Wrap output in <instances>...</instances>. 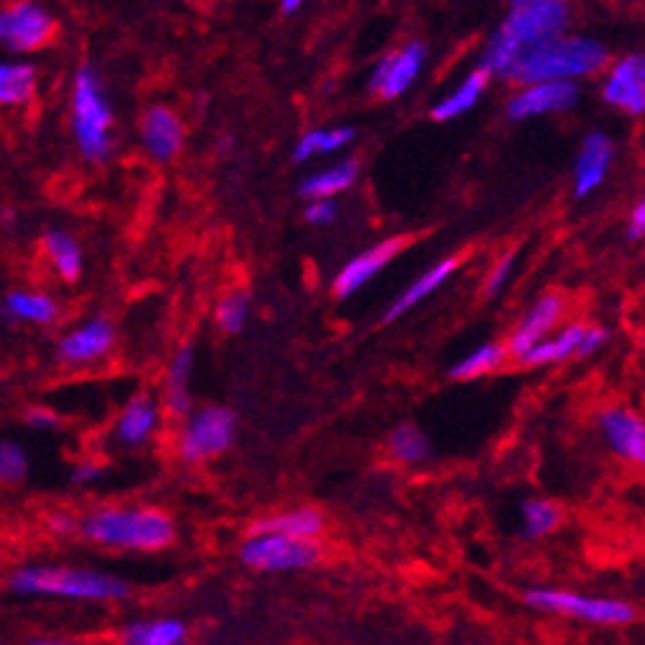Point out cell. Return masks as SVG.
<instances>
[{
	"label": "cell",
	"mask_w": 645,
	"mask_h": 645,
	"mask_svg": "<svg viewBox=\"0 0 645 645\" xmlns=\"http://www.w3.org/2000/svg\"><path fill=\"white\" fill-rule=\"evenodd\" d=\"M571 8L563 0H515L507 19L489 36L478 57V70L507 77L519 54L550 39L563 36Z\"/></svg>",
	"instance_id": "cell-1"
},
{
	"label": "cell",
	"mask_w": 645,
	"mask_h": 645,
	"mask_svg": "<svg viewBox=\"0 0 645 645\" xmlns=\"http://www.w3.org/2000/svg\"><path fill=\"white\" fill-rule=\"evenodd\" d=\"M8 589L27 600H62V602H91L112 604L129 596L127 581L112 577L106 571L83 569V565L31 563L21 565L8 579Z\"/></svg>",
	"instance_id": "cell-2"
},
{
	"label": "cell",
	"mask_w": 645,
	"mask_h": 645,
	"mask_svg": "<svg viewBox=\"0 0 645 645\" xmlns=\"http://www.w3.org/2000/svg\"><path fill=\"white\" fill-rule=\"evenodd\" d=\"M610 67V50L594 36L563 34L530 46L509 67L507 81L517 85H535L550 81L577 83L581 77H594Z\"/></svg>",
	"instance_id": "cell-3"
},
{
	"label": "cell",
	"mask_w": 645,
	"mask_h": 645,
	"mask_svg": "<svg viewBox=\"0 0 645 645\" xmlns=\"http://www.w3.org/2000/svg\"><path fill=\"white\" fill-rule=\"evenodd\" d=\"M93 546L129 553H160L176 540V522L157 507H98L81 519Z\"/></svg>",
	"instance_id": "cell-4"
},
{
	"label": "cell",
	"mask_w": 645,
	"mask_h": 645,
	"mask_svg": "<svg viewBox=\"0 0 645 645\" xmlns=\"http://www.w3.org/2000/svg\"><path fill=\"white\" fill-rule=\"evenodd\" d=\"M112 106L91 67L77 70L73 83V134L85 160L104 162L112 155Z\"/></svg>",
	"instance_id": "cell-5"
},
{
	"label": "cell",
	"mask_w": 645,
	"mask_h": 645,
	"mask_svg": "<svg viewBox=\"0 0 645 645\" xmlns=\"http://www.w3.org/2000/svg\"><path fill=\"white\" fill-rule=\"evenodd\" d=\"M525 602L538 612L571 617L589 625H627V623H633L635 615H638L633 604H627L623 600L586 596V594L569 592V589H556V586L527 589Z\"/></svg>",
	"instance_id": "cell-6"
},
{
	"label": "cell",
	"mask_w": 645,
	"mask_h": 645,
	"mask_svg": "<svg viewBox=\"0 0 645 645\" xmlns=\"http://www.w3.org/2000/svg\"><path fill=\"white\" fill-rule=\"evenodd\" d=\"M321 558L317 540H298L286 535H255L240 546V561L260 573L304 571Z\"/></svg>",
	"instance_id": "cell-7"
},
{
	"label": "cell",
	"mask_w": 645,
	"mask_h": 645,
	"mask_svg": "<svg viewBox=\"0 0 645 645\" xmlns=\"http://www.w3.org/2000/svg\"><path fill=\"white\" fill-rule=\"evenodd\" d=\"M237 420L226 406H207L186 422L178 440L180 458L188 463H201L214 455H222L234 443Z\"/></svg>",
	"instance_id": "cell-8"
},
{
	"label": "cell",
	"mask_w": 645,
	"mask_h": 645,
	"mask_svg": "<svg viewBox=\"0 0 645 645\" xmlns=\"http://www.w3.org/2000/svg\"><path fill=\"white\" fill-rule=\"evenodd\" d=\"M602 101L627 116L645 114V52H631L612 62L602 81Z\"/></svg>",
	"instance_id": "cell-9"
},
{
	"label": "cell",
	"mask_w": 645,
	"mask_h": 645,
	"mask_svg": "<svg viewBox=\"0 0 645 645\" xmlns=\"http://www.w3.org/2000/svg\"><path fill=\"white\" fill-rule=\"evenodd\" d=\"M604 443L620 461L645 468V420L627 406H607L596 414Z\"/></svg>",
	"instance_id": "cell-10"
},
{
	"label": "cell",
	"mask_w": 645,
	"mask_h": 645,
	"mask_svg": "<svg viewBox=\"0 0 645 645\" xmlns=\"http://www.w3.org/2000/svg\"><path fill=\"white\" fill-rule=\"evenodd\" d=\"M54 34V19L36 3H15L0 13V39L11 52H31Z\"/></svg>",
	"instance_id": "cell-11"
},
{
	"label": "cell",
	"mask_w": 645,
	"mask_h": 645,
	"mask_svg": "<svg viewBox=\"0 0 645 645\" xmlns=\"http://www.w3.org/2000/svg\"><path fill=\"white\" fill-rule=\"evenodd\" d=\"M563 314H565V302L561 296H556V294L540 296L538 302L525 311V317L519 319L515 332L509 335V342H507L509 358H515L519 363V360H522L535 345H540L542 340H548V337H553L558 325L563 321Z\"/></svg>",
	"instance_id": "cell-12"
},
{
	"label": "cell",
	"mask_w": 645,
	"mask_h": 645,
	"mask_svg": "<svg viewBox=\"0 0 645 645\" xmlns=\"http://www.w3.org/2000/svg\"><path fill=\"white\" fill-rule=\"evenodd\" d=\"M579 85L569 81H550L527 85L507 104V116L515 121L535 119L542 114H561L577 106Z\"/></svg>",
	"instance_id": "cell-13"
},
{
	"label": "cell",
	"mask_w": 645,
	"mask_h": 645,
	"mask_svg": "<svg viewBox=\"0 0 645 645\" xmlns=\"http://www.w3.org/2000/svg\"><path fill=\"white\" fill-rule=\"evenodd\" d=\"M612 162H615V139L607 131H589L573 165V195L586 199L596 188H602Z\"/></svg>",
	"instance_id": "cell-14"
},
{
	"label": "cell",
	"mask_w": 645,
	"mask_h": 645,
	"mask_svg": "<svg viewBox=\"0 0 645 645\" xmlns=\"http://www.w3.org/2000/svg\"><path fill=\"white\" fill-rule=\"evenodd\" d=\"M424 57H427V50H424L422 42H409L406 46H401L399 52L389 54V57H383L376 65L371 75V91L387 101L399 98L401 93L412 88L414 77L420 75L424 65Z\"/></svg>",
	"instance_id": "cell-15"
},
{
	"label": "cell",
	"mask_w": 645,
	"mask_h": 645,
	"mask_svg": "<svg viewBox=\"0 0 645 645\" xmlns=\"http://www.w3.org/2000/svg\"><path fill=\"white\" fill-rule=\"evenodd\" d=\"M406 240L404 237H393L387 242H379V245L366 250L350 260L348 265L337 273L335 278V296L337 298H350L352 294H358L360 288L366 286L368 281H373L383 267H387L393 257H396L401 250H404Z\"/></svg>",
	"instance_id": "cell-16"
},
{
	"label": "cell",
	"mask_w": 645,
	"mask_h": 645,
	"mask_svg": "<svg viewBox=\"0 0 645 645\" xmlns=\"http://www.w3.org/2000/svg\"><path fill=\"white\" fill-rule=\"evenodd\" d=\"M114 327L106 319H91L83 327H75L73 332L62 337L57 356L60 360L73 366L93 363V360L104 358L108 350L114 348Z\"/></svg>",
	"instance_id": "cell-17"
},
{
	"label": "cell",
	"mask_w": 645,
	"mask_h": 645,
	"mask_svg": "<svg viewBox=\"0 0 645 645\" xmlns=\"http://www.w3.org/2000/svg\"><path fill=\"white\" fill-rule=\"evenodd\" d=\"M186 139V127L170 108L155 106L141 119V141L155 160L168 162L180 152Z\"/></svg>",
	"instance_id": "cell-18"
},
{
	"label": "cell",
	"mask_w": 645,
	"mask_h": 645,
	"mask_svg": "<svg viewBox=\"0 0 645 645\" xmlns=\"http://www.w3.org/2000/svg\"><path fill=\"white\" fill-rule=\"evenodd\" d=\"M119 645H191V627L178 617L131 620L116 635Z\"/></svg>",
	"instance_id": "cell-19"
},
{
	"label": "cell",
	"mask_w": 645,
	"mask_h": 645,
	"mask_svg": "<svg viewBox=\"0 0 645 645\" xmlns=\"http://www.w3.org/2000/svg\"><path fill=\"white\" fill-rule=\"evenodd\" d=\"M157 422H160L157 401L149 396H134L114 427L116 443H121L124 447L145 445L147 440L155 435Z\"/></svg>",
	"instance_id": "cell-20"
},
{
	"label": "cell",
	"mask_w": 645,
	"mask_h": 645,
	"mask_svg": "<svg viewBox=\"0 0 645 645\" xmlns=\"http://www.w3.org/2000/svg\"><path fill=\"white\" fill-rule=\"evenodd\" d=\"M458 265H461V257H445V260H440L437 265H432L430 271H424L414 283H409V288L404 290V294H401L396 302L389 306V311L383 314V325H391V321L404 317V314L409 309H414L422 298L435 294V290L443 286V283H447V278H451L455 271H458Z\"/></svg>",
	"instance_id": "cell-21"
},
{
	"label": "cell",
	"mask_w": 645,
	"mask_h": 645,
	"mask_svg": "<svg viewBox=\"0 0 645 645\" xmlns=\"http://www.w3.org/2000/svg\"><path fill=\"white\" fill-rule=\"evenodd\" d=\"M586 327H589L586 321H571V325L558 329L553 337H548V340L535 345V348L527 352L519 363L527 368H542V366L563 363V360H569V358H579V348L586 335Z\"/></svg>",
	"instance_id": "cell-22"
},
{
	"label": "cell",
	"mask_w": 645,
	"mask_h": 645,
	"mask_svg": "<svg viewBox=\"0 0 645 645\" xmlns=\"http://www.w3.org/2000/svg\"><path fill=\"white\" fill-rule=\"evenodd\" d=\"M325 530V517L311 507H296L286 512L257 519L253 525L255 535H286L298 540H317V535Z\"/></svg>",
	"instance_id": "cell-23"
},
{
	"label": "cell",
	"mask_w": 645,
	"mask_h": 645,
	"mask_svg": "<svg viewBox=\"0 0 645 645\" xmlns=\"http://www.w3.org/2000/svg\"><path fill=\"white\" fill-rule=\"evenodd\" d=\"M486 85H489V73H484V70L470 73L466 81L451 93V96H445L437 106H432V119L451 121V119H458V116L463 114H468L470 108L478 104V98L484 96Z\"/></svg>",
	"instance_id": "cell-24"
},
{
	"label": "cell",
	"mask_w": 645,
	"mask_h": 645,
	"mask_svg": "<svg viewBox=\"0 0 645 645\" xmlns=\"http://www.w3.org/2000/svg\"><path fill=\"white\" fill-rule=\"evenodd\" d=\"M358 178V165L352 160H345L340 165H332V168L314 172L311 178H306L298 193L309 201H327L332 195L348 191V188L356 183Z\"/></svg>",
	"instance_id": "cell-25"
},
{
	"label": "cell",
	"mask_w": 645,
	"mask_h": 645,
	"mask_svg": "<svg viewBox=\"0 0 645 645\" xmlns=\"http://www.w3.org/2000/svg\"><path fill=\"white\" fill-rule=\"evenodd\" d=\"M44 253L50 257L54 273L65 283H75L83 275V250L67 232L52 230L44 234Z\"/></svg>",
	"instance_id": "cell-26"
},
{
	"label": "cell",
	"mask_w": 645,
	"mask_h": 645,
	"mask_svg": "<svg viewBox=\"0 0 645 645\" xmlns=\"http://www.w3.org/2000/svg\"><path fill=\"white\" fill-rule=\"evenodd\" d=\"M193 371V350L180 348L168 368V391H165V406L172 416H186L191 412V393H188V379Z\"/></svg>",
	"instance_id": "cell-27"
},
{
	"label": "cell",
	"mask_w": 645,
	"mask_h": 645,
	"mask_svg": "<svg viewBox=\"0 0 645 645\" xmlns=\"http://www.w3.org/2000/svg\"><path fill=\"white\" fill-rule=\"evenodd\" d=\"M3 309L11 319L31 321V325H50L60 314V306L54 304V298L34 294V290H13V294H8Z\"/></svg>",
	"instance_id": "cell-28"
},
{
	"label": "cell",
	"mask_w": 645,
	"mask_h": 645,
	"mask_svg": "<svg viewBox=\"0 0 645 645\" xmlns=\"http://www.w3.org/2000/svg\"><path fill=\"white\" fill-rule=\"evenodd\" d=\"M507 358H509L507 345H499V342L482 345V348L468 352L466 358H461L458 363L451 368V379H455V381L482 379V376L499 371V368L507 363Z\"/></svg>",
	"instance_id": "cell-29"
},
{
	"label": "cell",
	"mask_w": 645,
	"mask_h": 645,
	"mask_svg": "<svg viewBox=\"0 0 645 645\" xmlns=\"http://www.w3.org/2000/svg\"><path fill=\"white\" fill-rule=\"evenodd\" d=\"M36 88V73L27 62H6L0 67V104L23 106L29 104Z\"/></svg>",
	"instance_id": "cell-30"
},
{
	"label": "cell",
	"mask_w": 645,
	"mask_h": 645,
	"mask_svg": "<svg viewBox=\"0 0 645 645\" xmlns=\"http://www.w3.org/2000/svg\"><path fill=\"white\" fill-rule=\"evenodd\" d=\"M561 507L550 499H525L522 507H519V522H522L525 538L538 540L546 538V535L556 532L558 525H561Z\"/></svg>",
	"instance_id": "cell-31"
},
{
	"label": "cell",
	"mask_w": 645,
	"mask_h": 645,
	"mask_svg": "<svg viewBox=\"0 0 645 645\" xmlns=\"http://www.w3.org/2000/svg\"><path fill=\"white\" fill-rule=\"evenodd\" d=\"M389 453L396 458L399 463H424L430 458L432 447L427 435L414 424H399L396 430L389 435Z\"/></svg>",
	"instance_id": "cell-32"
},
{
	"label": "cell",
	"mask_w": 645,
	"mask_h": 645,
	"mask_svg": "<svg viewBox=\"0 0 645 645\" xmlns=\"http://www.w3.org/2000/svg\"><path fill=\"white\" fill-rule=\"evenodd\" d=\"M356 137V131L350 127L345 129H314L309 134H304L298 139V145L294 147V160L304 162L314 155H332L337 149H342L345 145H350V139Z\"/></svg>",
	"instance_id": "cell-33"
},
{
	"label": "cell",
	"mask_w": 645,
	"mask_h": 645,
	"mask_svg": "<svg viewBox=\"0 0 645 645\" xmlns=\"http://www.w3.org/2000/svg\"><path fill=\"white\" fill-rule=\"evenodd\" d=\"M247 317H250V296L245 294V290H234V294L224 296L216 306V325L230 335L242 332Z\"/></svg>",
	"instance_id": "cell-34"
},
{
	"label": "cell",
	"mask_w": 645,
	"mask_h": 645,
	"mask_svg": "<svg viewBox=\"0 0 645 645\" xmlns=\"http://www.w3.org/2000/svg\"><path fill=\"white\" fill-rule=\"evenodd\" d=\"M29 474V458L15 443H3L0 447V478L6 484H19Z\"/></svg>",
	"instance_id": "cell-35"
},
{
	"label": "cell",
	"mask_w": 645,
	"mask_h": 645,
	"mask_svg": "<svg viewBox=\"0 0 645 645\" xmlns=\"http://www.w3.org/2000/svg\"><path fill=\"white\" fill-rule=\"evenodd\" d=\"M515 263H517V250H509V253H505L497 260V265L491 267L489 278H486V283H484L486 296H497L499 290L507 286L509 275H512V271H515Z\"/></svg>",
	"instance_id": "cell-36"
},
{
	"label": "cell",
	"mask_w": 645,
	"mask_h": 645,
	"mask_svg": "<svg viewBox=\"0 0 645 645\" xmlns=\"http://www.w3.org/2000/svg\"><path fill=\"white\" fill-rule=\"evenodd\" d=\"M607 342H610V332H607V329L600 327V325H589L584 340H581L579 358H592V356H596V352H600Z\"/></svg>",
	"instance_id": "cell-37"
},
{
	"label": "cell",
	"mask_w": 645,
	"mask_h": 645,
	"mask_svg": "<svg viewBox=\"0 0 645 645\" xmlns=\"http://www.w3.org/2000/svg\"><path fill=\"white\" fill-rule=\"evenodd\" d=\"M23 422L34 430H57L60 416L44 406H29L27 412H23Z\"/></svg>",
	"instance_id": "cell-38"
},
{
	"label": "cell",
	"mask_w": 645,
	"mask_h": 645,
	"mask_svg": "<svg viewBox=\"0 0 645 645\" xmlns=\"http://www.w3.org/2000/svg\"><path fill=\"white\" fill-rule=\"evenodd\" d=\"M306 222L309 224H332L335 216H337V207L335 201H311L309 207L304 211Z\"/></svg>",
	"instance_id": "cell-39"
},
{
	"label": "cell",
	"mask_w": 645,
	"mask_h": 645,
	"mask_svg": "<svg viewBox=\"0 0 645 645\" xmlns=\"http://www.w3.org/2000/svg\"><path fill=\"white\" fill-rule=\"evenodd\" d=\"M46 527H50V532L57 535V538H70V535L81 532V519H75L70 512H54L46 519Z\"/></svg>",
	"instance_id": "cell-40"
},
{
	"label": "cell",
	"mask_w": 645,
	"mask_h": 645,
	"mask_svg": "<svg viewBox=\"0 0 645 645\" xmlns=\"http://www.w3.org/2000/svg\"><path fill=\"white\" fill-rule=\"evenodd\" d=\"M101 476H104V470H101L98 463H77V466L73 468V474H70V482L77 486H91V484H96Z\"/></svg>",
	"instance_id": "cell-41"
},
{
	"label": "cell",
	"mask_w": 645,
	"mask_h": 645,
	"mask_svg": "<svg viewBox=\"0 0 645 645\" xmlns=\"http://www.w3.org/2000/svg\"><path fill=\"white\" fill-rule=\"evenodd\" d=\"M627 237H631L633 242L645 237V193H643V199L633 207L631 219H627Z\"/></svg>",
	"instance_id": "cell-42"
},
{
	"label": "cell",
	"mask_w": 645,
	"mask_h": 645,
	"mask_svg": "<svg viewBox=\"0 0 645 645\" xmlns=\"http://www.w3.org/2000/svg\"><path fill=\"white\" fill-rule=\"evenodd\" d=\"M23 645H77V643L65 638V635H34V638H29Z\"/></svg>",
	"instance_id": "cell-43"
},
{
	"label": "cell",
	"mask_w": 645,
	"mask_h": 645,
	"mask_svg": "<svg viewBox=\"0 0 645 645\" xmlns=\"http://www.w3.org/2000/svg\"><path fill=\"white\" fill-rule=\"evenodd\" d=\"M298 8H302V0H283L281 3L283 13H294V11H298Z\"/></svg>",
	"instance_id": "cell-44"
}]
</instances>
